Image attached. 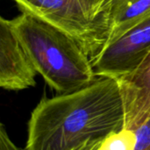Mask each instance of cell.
<instances>
[{
    "mask_svg": "<svg viewBox=\"0 0 150 150\" xmlns=\"http://www.w3.org/2000/svg\"><path fill=\"white\" fill-rule=\"evenodd\" d=\"M126 127L116 79L98 77L76 91L43 98L28 122L26 150H74Z\"/></svg>",
    "mask_w": 150,
    "mask_h": 150,
    "instance_id": "obj_1",
    "label": "cell"
},
{
    "mask_svg": "<svg viewBox=\"0 0 150 150\" xmlns=\"http://www.w3.org/2000/svg\"><path fill=\"white\" fill-rule=\"evenodd\" d=\"M10 22L38 74L57 92H74L97 79L90 55L69 33L26 13Z\"/></svg>",
    "mask_w": 150,
    "mask_h": 150,
    "instance_id": "obj_2",
    "label": "cell"
},
{
    "mask_svg": "<svg viewBox=\"0 0 150 150\" xmlns=\"http://www.w3.org/2000/svg\"><path fill=\"white\" fill-rule=\"evenodd\" d=\"M22 13L45 21L75 38L91 59L104 47L107 23L92 0H13Z\"/></svg>",
    "mask_w": 150,
    "mask_h": 150,
    "instance_id": "obj_3",
    "label": "cell"
},
{
    "mask_svg": "<svg viewBox=\"0 0 150 150\" xmlns=\"http://www.w3.org/2000/svg\"><path fill=\"white\" fill-rule=\"evenodd\" d=\"M150 54V17L91 58L96 76L121 79L134 72Z\"/></svg>",
    "mask_w": 150,
    "mask_h": 150,
    "instance_id": "obj_4",
    "label": "cell"
},
{
    "mask_svg": "<svg viewBox=\"0 0 150 150\" xmlns=\"http://www.w3.org/2000/svg\"><path fill=\"white\" fill-rule=\"evenodd\" d=\"M38 74L27 52L17 37L11 22L0 18V86L7 91H22L36 85Z\"/></svg>",
    "mask_w": 150,
    "mask_h": 150,
    "instance_id": "obj_5",
    "label": "cell"
},
{
    "mask_svg": "<svg viewBox=\"0 0 150 150\" xmlns=\"http://www.w3.org/2000/svg\"><path fill=\"white\" fill-rule=\"evenodd\" d=\"M117 81L125 106V128L136 131L150 118V54L134 72Z\"/></svg>",
    "mask_w": 150,
    "mask_h": 150,
    "instance_id": "obj_6",
    "label": "cell"
},
{
    "mask_svg": "<svg viewBox=\"0 0 150 150\" xmlns=\"http://www.w3.org/2000/svg\"><path fill=\"white\" fill-rule=\"evenodd\" d=\"M104 13L107 33L103 48L149 18L150 0H108Z\"/></svg>",
    "mask_w": 150,
    "mask_h": 150,
    "instance_id": "obj_7",
    "label": "cell"
},
{
    "mask_svg": "<svg viewBox=\"0 0 150 150\" xmlns=\"http://www.w3.org/2000/svg\"><path fill=\"white\" fill-rule=\"evenodd\" d=\"M136 140L135 131L124 128L106 136L98 150H134Z\"/></svg>",
    "mask_w": 150,
    "mask_h": 150,
    "instance_id": "obj_8",
    "label": "cell"
},
{
    "mask_svg": "<svg viewBox=\"0 0 150 150\" xmlns=\"http://www.w3.org/2000/svg\"><path fill=\"white\" fill-rule=\"evenodd\" d=\"M134 150H150V118L136 131Z\"/></svg>",
    "mask_w": 150,
    "mask_h": 150,
    "instance_id": "obj_9",
    "label": "cell"
},
{
    "mask_svg": "<svg viewBox=\"0 0 150 150\" xmlns=\"http://www.w3.org/2000/svg\"><path fill=\"white\" fill-rule=\"evenodd\" d=\"M0 150H26L18 147L10 138L5 127L0 125Z\"/></svg>",
    "mask_w": 150,
    "mask_h": 150,
    "instance_id": "obj_10",
    "label": "cell"
},
{
    "mask_svg": "<svg viewBox=\"0 0 150 150\" xmlns=\"http://www.w3.org/2000/svg\"><path fill=\"white\" fill-rule=\"evenodd\" d=\"M103 140H94L90 141L74 150H98Z\"/></svg>",
    "mask_w": 150,
    "mask_h": 150,
    "instance_id": "obj_11",
    "label": "cell"
}]
</instances>
